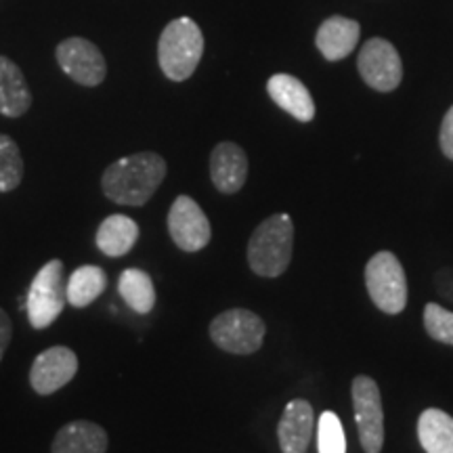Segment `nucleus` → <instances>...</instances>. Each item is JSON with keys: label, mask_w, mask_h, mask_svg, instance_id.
I'll return each instance as SVG.
<instances>
[{"label": "nucleus", "mask_w": 453, "mask_h": 453, "mask_svg": "<svg viewBox=\"0 0 453 453\" xmlns=\"http://www.w3.org/2000/svg\"><path fill=\"white\" fill-rule=\"evenodd\" d=\"M166 160L154 151L120 157L101 177L104 194L120 206H145L166 179Z\"/></svg>", "instance_id": "1"}, {"label": "nucleus", "mask_w": 453, "mask_h": 453, "mask_svg": "<svg viewBox=\"0 0 453 453\" xmlns=\"http://www.w3.org/2000/svg\"><path fill=\"white\" fill-rule=\"evenodd\" d=\"M294 225L288 214L263 220L248 242V265L260 277H280L292 260Z\"/></svg>", "instance_id": "2"}, {"label": "nucleus", "mask_w": 453, "mask_h": 453, "mask_svg": "<svg viewBox=\"0 0 453 453\" xmlns=\"http://www.w3.org/2000/svg\"><path fill=\"white\" fill-rule=\"evenodd\" d=\"M203 55V34L189 17H179L164 27L157 42V61L164 76L183 82L194 76Z\"/></svg>", "instance_id": "3"}, {"label": "nucleus", "mask_w": 453, "mask_h": 453, "mask_svg": "<svg viewBox=\"0 0 453 453\" xmlns=\"http://www.w3.org/2000/svg\"><path fill=\"white\" fill-rule=\"evenodd\" d=\"M67 303L65 267L59 258L49 260L38 271L27 290V319L34 330H44L64 313Z\"/></svg>", "instance_id": "4"}, {"label": "nucleus", "mask_w": 453, "mask_h": 453, "mask_svg": "<svg viewBox=\"0 0 453 453\" xmlns=\"http://www.w3.org/2000/svg\"><path fill=\"white\" fill-rule=\"evenodd\" d=\"M267 326L248 309H231L214 317L211 338L219 349L234 355H252L263 347Z\"/></svg>", "instance_id": "5"}, {"label": "nucleus", "mask_w": 453, "mask_h": 453, "mask_svg": "<svg viewBox=\"0 0 453 453\" xmlns=\"http://www.w3.org/2000/svg\"><path fill=\"white\" fill-rule=\"evenodd\" d=\"M365 286L378 309L396 315L407 304V280L393 252H378L365 265Z\"/></svg>", "instance_id": "6"}, {"label": "nucleus", "mask_w": 453, "mask_h": 453, "mask_svg": "<svg viewBox=\"0 0 453 453\" xmlns=\"http://www.w3.org/2000/svg\"><path fill=\"white\" fill-rule=\"evenodd\" d=\"M359 439L365 453H380L384 443V411L380 388L370 376H357L350 387Z\"/></svg>", "instance_id": "7"}, {"label": "nucleus", "mask_w": 453, "mask_h": 453, "mask_svg": "<svg viewBox=\"0 0 453 453\" xmlns=\"http://www.w3.org/2000/svg\"><path fill=\"white\" fill-rule=\"evenodd\" d=\"M359 73L365 84L372 88L380 90V93H390L401 84L403 78V64L396 49L384 38H372L361 49L359 59Z\"/></svg>", "instance_id": "8"}, {"label": "nucleus", "mask_w": 453, "mask_h": 453, "mask_svg": "<svg viewBox=\"0 0 453 453\" xmlns=\"http://www.w3.org/2000/svg\"><path fill=\"white\" fill-rule=\"evenodd\" d=\"M57 64L82 87H99L107 76L104 53L87 38H65L57 47Z\"/></svg>", "instance_id": "9"}, {"label": "nucleus", "mask_w": 453, "mask_h": 453, "mask_svg": "<svg viewBox=\"0 0 453 453\" xmlns=\"http://www.w3.org/2000/svg\"><path fill=\"white\" fill-rule=\"evenodd\" d=\"M168 231L183 252H200L212 237L211 223L194 197L179 196L168 212Z\"/></svg>", "instance_id": "10"}, {"label": "nucleus", "mask_w": 453, "mask_h": 453, "mask_svg": "<svg viewBox=\"0 0 453 453\" xmlns=\"http://www.w3.org/2000/svg\"><path fill=\"white\" fill-rule=\"evenodd\" d=\"M78 372V357L67 347H50L34 359L30 384L38 395L47 396L61 390Z\"/></svg>", "instance_id": "11"}, {"label": "nucleus", "mask_w": 453, "mask_h": 453, "mask_svg": "<svg viewBox=\"0 0 453 453\" xmlns=\"http://www.w3.org/2000/svg\"><path fill=\"white\" fill-rule=\"evenodd\" d=\"M315 428V413L309 401L294 399L281 413L277 437L283 453H307Z\"/></svg>", "instance_id": "12"}, {"label": "nucleus", "mask_w": 453, "mask_h": 453, "mask_svg": "<svg viewBox=\"0 0 453 453\" xmlns=\"http://www.w3.org/2000/svg\"><path fill=\"white\" fill-rule=\"evenodd\" d=\"M211 179L220 194H237L248 179V156L237 143L225 141L212 150Z\"/></svg>", "instance_id": "13"}, {"label": "nucleus", "mask_w": 453, "mask_h": 453, "mask_svg": "<svg viewBox=\"0 0 453 453\" xmlns=\"http://www.w3.org/2000/svg\"><path fill=\"white\" fill-rule=\"evenodd\" d=\"M267 90L271 99L298 122H311L315 118V101L298 78L290 73H275L269 78Z\"/></svg>", "instance_id": "14"}, {"label": "nucleus", "mask_w": 453, "mask_h": 453, "mask_svg": "<svg viewBox=\"0 0 453 453\" xmlns=\"http://www.w3.org/2000/svg\"><path fill=\"white\" fill-rule=\"evenodd\" d=\"M359 24L349 17H327L324 24L319 26L315 36L317 49L327 61H340L353 53V49L359 42Z\"/></svg>", "instance_id": "15"}, {"label": "nucleus", "mask_w": 453, "mask_h": 453, "mask_svg": "<svg viewBox=\"0 0 453 453\" xmlns=\"http://www.w3.org/2000/svg\"><path fill=\"white\" fill-rule=\"evenodd\" d=\"M110 439L99 424L76 420L55 434L50 453H105Z\"/></svg>", "instance_id": "16"}, {"label": "nucleus", "mask_w": 453, "mask_h": 453, "mask_svg": "<svg viewBox=\"0 0 453 453\" xmlns=\"http://www.w3.org/2000/svg\"><path fill=\"white\" fill-rule=\"evenodd\" d=\"M32 90L24 72L9 57L0 55V113L7 118H19L30 110Z\"/></svg>", "instance_id": "17"}, {"label": "nucleus", "mask_w": 453, "mask_h": 453, "mask_svg": "<svg viewBox=\"0 0 453 453\" xmlns=\"http://www.w3.org/2000/svg\"><path fill=\"white\" fill-rule=\"evenodd\" d=\"M139 240V225L124 214H111L97 231V248L105 257L120 258L133 250Z\"/></svg>", "instance_id": "18"}, {"label": "nucleus", "mask_w": 453, "mask_h": 453, "mask_svg": "<svg viewBox=\"0 0 453 453\" xmlns=\"http://www.w3.org/2000/svg\"><path fill=\"white\" fill-rule=\"evenodd\" d=\"M418 439L426 453H453V418L437 407L426 410L418 420Z\"/></svg>", "instance_id": "19"}, {"label": "nucleus", "mask_w": 453, "mask_h": 453, "mask_svg": "<svg viewBox=\"0 0 453 453\" xmlns=\"http://www.w3.org/2000/svg\"><path fill=\"white\" fill-rule=\"evenodd\" d=\"M107 288V275L101 267L84 265L78 267L67 280V304L73 309H84L95 303Z\"/></svg>", "instance_id": "20"}, {"label": "nucleus", "mask_w": 453, "mask_h": 453, "mask_svg": "<svg viewBox=\"0 0 453 453\" xmlns=\"http://www.w3.org/2000/svg\"><path fill=\"white\" fill-rule=\"evenodd\" d=\"M118 292L134 313L147 315L156 304V288L150 273L141 269H127L118 281Z\"/></svg>", "instance_id": "21"}, {"label": "nucleus", "mask_w": 453, "mask_h": 453, "mask_svg": "<svg viewBox=\"0 0 453 453\" xmlns=\"http://www.w3.org/2000/svg\"><path fill=\"white\" fill-rule=\"evenodd\" d=\"M24 179V157L17 143L0 133V194H7L19 187Z\"/></svg>", "instance_id": "22"}, {"label": "nucleus", "mask_w": 453, "mask_h": 453, "mask_svg": "<svg viewBox=\"0 0 453 453\" xmlns=\"http://www.w3.org/2000/svg\"><path fill=\"white\" fill-rule=\"evenodd\" d=\"M317 449L319 453H347L342 422L334 411L321 413L317 424Z\"/></svg>", "instance_id": "23"}, {"label": "nucleus", "mask_w": 453, "mask_h": 453, "mask_svg": "<svg viewBox=\"0 0 453 453\" xmlns=\"http://www.w3.org/2000/svg\"><path fill=\"white\" fill-rule=\"evenodd\" d=\"M424 326H426L428 336L437 342L451 344L453 347V313L439 304L430 303L424 309Z\"/></svg>", "instance_id": "24"}, {"label": "nucleus", "mask_w": 453, "mask_h": 453, "mask_svg": "<svg viewBox=\"0 0 453 453\" xmlns=\"http://www.w3.org/2000/svg\"><path fill=\"white\" fill-rule=\"evenodd\" d=\"M441 150L449 160H453V105L445 113L443 124H441Z\"/></svg>", "instance_id": "25"}, {"label": "nucleus", "mask_w": 453, "mask_h": 453, "mask_svg": "<svg viewBox=\"0 0 453 453\" xmlns=\"http://www.w3.org/2000/svg\"><path fill=\"white\" fill-rule=\"evenodd\" d=\"M11 338H13V326H11L9 315L0 309V361H3L4 350L11 344Z\"/></svg>", "instance_id": "26"}]
</instances>
